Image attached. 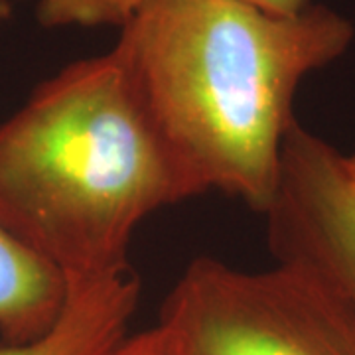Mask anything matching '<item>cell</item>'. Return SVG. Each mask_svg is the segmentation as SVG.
Returning a JSON list of instances; mask_svg holds the SVG:
<instances>
[{
    "label": "cell",
    "mask_w": 355,
    "mask_h": 355,
    "mask_svg": "<svg viewBox=\"0 0 355 355\" xmlns=\"http://www.w3.org/2000/svg\"><path fill=\"white\" fill-rule=\"evenodd\" d=\"M354 38L324 4L272 14L243 0H148L113 50L191 198L217 190L265 214L296 91Z\"/></svg>",
    "instance_id": "6da1fadb"
},
{
    "label": "cell",
    "mask_w": 355,
    "mask_h": 355,
    "mask_svg": "<svg viewBox=\"0 0 355 355\" xmlns=\"http://www.w3.org/2000/svg\"><path fill=\"white\" fill-rule=\"evenodd\" d=\"M188 198L114 50L48 77L0 125V221L67 280L130 270L137 227Z\"/></svg>",
    "instance_id": "7a4b0ae2"
},
{
    "label": "cell",
    "mask_w": 355,
    "mask_h": 355,
    "mask_svg": "<svg viewBox=\"0 0 355 355\" xmlns=\"http://www.w3.org/2000/svg\"><path fill=\"white\" fill-rule=\"evenodd\" d=\"M196 355H355V308L304 268L241 270L198 257L162 314Z\"/></svg>",
    "instance_id": "3957f363"
},
{
    "label": "cell",
    "mask_w": 355,
    "mask_h": 355,
    "mask_svg": "<svg viewBox=\"0 0 355 355\" xmlns=\"http://www.w3.org/2000/svg\"><path fill=\"white\" fill-rule=\"evenodd\" d=\"M265 217L275 261L312 272L355 308V178L345 154L298 121Z\"/></svg>",
    "instance_id": "277c9868"
},
{
    "label": "cell",
    "mask_w": 355,
    "mask_h": 355,
    "mask_svg": "<svg viewBox=\"0 0 355 355\" xmlns=\"http://www.w3.org/2000/svg\"><path fill=\"white\" fill-rule=\"evenodd\" d=\"M140 302L135 270L67 280L64 310L50 331L28 343H6L0 355H111L128 336Z\"/></svg>",
    "instance_id": "5b68a950"
},
{
    "label": "cell",
    "mask_w": 355,
    "mask_h": 355,
    "mask_svg": "<svg viewBox=\"0 0 355 355\" xmlns=\"http://www.w3.org/2000/svg\"><path fill=\"white\" fill-rule=\"evenodd\" d=\"M67 298L62 270L32 251L0 221V336L28 343L53 328Z\"/></svg>",
    "instance_id": "8992f818"
},
{
    "label": "cell",
    "mask_w": 355,
    "mask_h": 355,
    "mask_svg": "<svg viewBox=\"0 0 355 355\" xmlns=\"http://www.w3.org/2000/svg\"><path fill=\"white\" fill-rule=\"evenodd\" d=\"M148 0H38L36 20L42 28H123Z\"/></svg>",
    "instance_id": "52a82bcc"
},
{
    "label": "cell",
    "mask_w": 355,
    "mask_h": 355,
    "mask_svg": "<svg viewBox=\"0 0 355 355\" xmlns=\"http://www.w3.org/2000/svg\"><path fill=\"white\" fill-rule=\"evenodd\" d=\"M111 355H196L186 336L172 322L160 318V322L135 336H127L114 347Z\"/></svg>",
    "instance_id": "ba28073f"
},
{
    "label": "cell",
    "mask_w": 355,
    "mask_h": 355,
    "mask_svg": "<svg viewBox=\"0 0 355 355\" xmlns=\"http://www.w3.org/2000/svg\"><path fill=\"white\" fill-rule=\"evenodd\" d=\"M272 14H298L312 4V0H243Z\"/></svg>",
    "instance_id": "9c48e42d"
},
{
    "label": "cell",
    "mask_w": 355,
    "mask_h": 355,
    "mask_svg": "<svg viewBox=\"0 0 355 355\" xmlns=\"http://www.w3.org/2000/svg\"><path fill=\"white\" fill-rule=\"evenodd\" d=\"M10 14H12V2L10 0H0V22L10 18Z\"/></svg>",
    "instance_id": "30bf717a"
},
{
    "label": "cell",
    "mask_w": 355,
    "mask_h": 355,
    "mask_svg": "<svg viewBox=\"0 0 355 355\" xmlns=\"http://www.w3.org/2000/svg\"><path fill=\"white\" fill-rule=\"evenodd\" d=\"M345 160H347V166H349V170H352V174L355 178V150L354 153L345 154Z\"/></svg>",
    "instance_id": "8fae6325"
}]
</instances>
